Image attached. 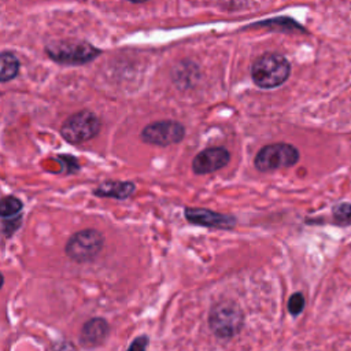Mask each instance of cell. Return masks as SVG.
<instances>
[{
  "instance_id": "cell-1",
  "label": "cell",
  "mask_w": 351,
  "mask_h": 351,
  "mask_svg": "<svg viewBox=\"0 0 351 351\" xmlns=\"http://www.w3.org/2000/svg\"><path fill=\"white\" fill-rule=\"evenodd\" d=\"M291 74L288 59L280 53L266 52L259 55L251 64L254 84L263 89H273L282 85Z\"/></svg>"
},
{
  "instance_id": "cell-2",
  "label": "cell",
  "mask_w": 351,
  "mask_h": 351,
  "mask_svg": "<svg viewBox=\"0 0 351 351\" xmlns=\"http://www.w3.org/2000/svg\"><path fill=\"white\" fill-rule=\"evenodd\" d=\"M45 52L59 64L80 66L96 59L101 51L84 40H58L47 44Z\"/></svg>"
},
{
  "instance_id": "cell-3",
  "label": "cell",
  "mask_w": 351,
  "mask_h": 351,
  "mask_svg": "<svg viewBox=\"0 0 351 351\" xmlns=\"http://www.w3.org/2000/svg\"><path fill=\"white\" fill-rule=\"evenodd\" d=\"M100 132V119L90 110H81L71 114L60 126L62 137L74 145L92 140Z\"/></svg>"
},
{
  "instance_id": "cell-4",
  "label": "cell",
  "mask_w": 351,
  "mask_h": 351,
  "mask_svg": "<svg viewBox=\"0 0 351 351\" xmlns=\"http://www.w3.org/2000/svg\"><path fill=\"white\" fill-rule=\"evenodd\" d=\"M208 325L218 337L229 339L241 329L243 313L234 302H218L210 310Z\"/></svg>"
},
{
  "instance_id": "cell-5",
  "label": "cell",
  "mask_w": 351,
  "mask_h": 351,
  "mask_svg": "<svg viewBox=\"0 0 351 351\" xmlns=\"http://www.w3.org/2000/svg\"><path fill=\"white\" fill-rule=\"evenodd\" d=\"M103 245L104 237L99 230L82 229L70 236L64 245V252L71 261L84 263L96 258Z\"/></svg>"
},
{
  "instance_id": "cell-6",
  "label": "cell",
  "mask_w": 351,
  "mask_h": 351,
  "mask_svg": "<svg viewBox=\"0 0 351 351\" xmlns=\"http://www.w3.org/2000/svg\"><path fill=\"white\" fill-rule=\"evenodd\" d=\"M299 160L296 147L287 143H274L262 147L254 159V166L259 171H273L291 167Z\"/></svg>"
},
{
  "instance_id": "cell-7",
  "label": "cell",
  "mask_w": 351,
  "mask_h": 351,
  "mask_svg": "<svg viewBox=\"0 0 351 351\" xmlns=\"http://www.w3.org/2000/svg\"><path fill=\"white\" fill-rule=\"evenodd\" d=\"M144 143L167 147L180 143L185 137V128L181 122L173 119H162L148 123L140 133Z\"/></svg>"
},
{
  "instance_id": "cell-8",
  "label": "cell",
  "mask_w": 351,
  "mask_h": 351,
  "mask_svg": "<svg viewBox=\"0 0 351 351\" xmlns=\"http://www.w3.org/2000/svg\"><path fill=\"white\" fill-rule=\"evenodd\" d=\"M184 215L188 222L199 225V226L223 229V230H230L236 226V218L233 215L215 213V211L207 210V208L185 207Z\"/></svg>"
},
{
  "instance_id": "cell-9",
  "label": "cell",
  "mask_w": 351,
  "mask_h": 351,
  "mask_svg": "<svg viewBox=\"0 0 351 351\" xmlns=\"http://www.w3.org/2000/svg\"><path fill=\"white\" fill-rule=\"evenodd\" d=\"M230 160V154L223 147H211L200 151L192 160V170L195 174L203 176L214 173L225 167Z\"/></svg>"
},
{
  "instance_id": "cell-10",
  "label": "cell",
  "mask_w": 351,
  "mask_h": 351,
  "mask_svg": "<svg viewBox=\"0 0 351 351\" xmlns=\"http://www.w3.org/2000/svg\"><path fill=\"white\" fill-rule=\"evenodd\" d=\"M136 191L134 182L130 181H104L99 184L93 193L99 197H111L118 200H125L130 197Z\"/></svg>"
},
{
  "instance_id": "cell-11",
  "label": "cell",
  "mask_w": 351,
  "mask_h": 351,
  "mask_svg": "<svg viewBox=\"0 0 351 351\" xmlns=\"http://www.w3.org/2000/svg\"><path fill=\"white\" fill-rule=\"evenodd\" d=\"M108 333V325L103 318L89 319L81 332V340L85 346H97L100 344Z\"/></svg>"
},
{
  "instance_id": "cell-12",
  "label": "cell",
  "mask_w": 351,
  "mask_h": 351,
  "mask_svg": "<svg viewBox=\"0 0 351 351\" xmlns=\"http://www.w3.org/2000/svg\"><path fill=\"white\" fill-rule=\"evenodd\" d=\"M0 81L7 82L16 77L19 73V60L12 52L3 51L0 55Z\"/></svg>"
},
{
  "instance_id": "cell-13",
  "label": "cell",
  "mask_w": 351,
  "mask_h": 351,
  "mask_svg": "<svg viewBox=\"0 0 351 351\" xmlns=\"http://www.w3.org/2000/svg\"><path fill=\"white\" fill-rule=\"evenodd\" d=\"M23 204L15 196H4L0 202V215L1 218H12L19 215Z\"/></svg>"
},
{
  "instance_id": "cell-14",
  "label": "cell",
  "mask_w": 351,
  "mask_h": 351,
  "mask_svg": "<svg viewBox=\"0 0 351 351\" xmlns=\"http://www.w3.org/2000/svg\"><path fill=\"white\" fill-rule=\"evenodd\" d=\"M333 217L340 225L351 223V203H340L333 208Z\"/></svg>"
},
{
  "instance_id": "cell-15",
  "label": "cell",
  "mask_w": 351,
  "mask_h": 351,
  "mask_svg": "<svg viewBox=\"0 0 351 351\" xmlns=\"http://www.w3.org/2000/svg\"><path fill=\"white\" fill-rule=\"evenodd\" d=\"M304 308V296L300 292L293 293L288 300V310L292 315H298Z\"/></svg>"
},
{
  "instance_id": "cell-16",
  "label": "cell",
  "mask_w": 351,
  "mask_h": 351,
  "mask_svg": "<svg viewBox=\"0 0 351 351\" xmlns=\"http://www.w3.org/2000/svg\"><path fill=\"white\" fill-rule=\"evenodd\" d=\"M22 218L21 215L12 217V218H3L1 221V229H3V234L4 236H11L15 230H18V228L21 226Z\"/></svg>"
},
{
  "instance_id": "cell-17",
  "label": "cell",
  "mask_w": 351,
  "mask_h": 351,
  "mask_svg": "<svg viewBox=\"0 0 351 351\" xmlns=\"http://www.w3.org/2000/svg\"><path fill=\"white\" fill-rule=\"evenodd\" d=\"M145 344H147V337L140 336L130 344L128 351H145Z\"/></svg>"
}]
</instances>
